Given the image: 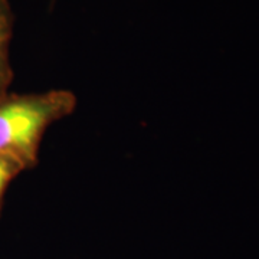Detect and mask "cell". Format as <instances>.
Here are the masks:
<instances>
[{
    "label": "cell",
    "mask_w": 259,
    "mask_h": 259,
    "mask_svg": "<svg viewBox=\"0 0 259 259\" xmlns=\"http://www.w3.org/2000/svg\"><path fill=\"white\" fill-rule=\"evenodd\" d=\"M76 97L68 90L45 93H8L0 97V156L26 170L39 164V151L48 128L76 108Z\"/></svg>",
    "instance_id": "6da1fadb"
},
{
    "label": "cell",
    "mask_w": 259,
    "mask_h": 259,
    "mask_svg": "<svg viewBox=\"0 0 259 259\" xmlns=\"http://www.w3.org/2000/svg\"><path fill=\"white\" fill-rule=\"evenodd\" d=\"M23 171H25V168L19 163H16L15 160L0 156V216L3 212L5 197H6V192H8L9 186Z\"/></svg>",
    "instance_id": "3957f363"
},
{
    "label": "cell",
    "mask_w": 259,
    "mask_h": 259,
    "mask_svg": "<svg viewBox=\"0 0 259 259\" xmlns=\"http://www.w3.org/2000/svg\"><path fill=\"white\" fill-rule=\"evenodd\" d=\"M51 2H52V3H54V2H55V0H51Z\"/></svg>",
    "instance_id": "277c9868"
},
{
    "label": "cell",
    "mask_w": 259,
    "mask_h": 259,
    "mask_svg": "<svg viewBox=\"0 0 259 259\" xmlns=\"http://www.w3.org/2000/svg\"><path fill=\"white\" fill-rule=\"evenodd\" d=\"M15 13L9 0H0V97L9 93L15 72L10 62V44L13 39Z\"/></svg>",
    "instance_id": "7a4b0ae2"
}]
</instances>
